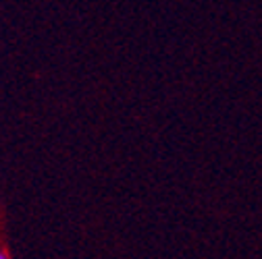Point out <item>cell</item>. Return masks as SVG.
Wrapping results in <instances>:
<instances>
[{
	"mask_svg": "<svg viewBox=\"0 0 262 259\" xmlns=\"http://www.w3.org/2000/svg\"><path fill=\"white\" fill-rule=\"evenodd\" d=\"M0 259H9V257H7V255H5L3 251H0Z\"/></svg>",
	"mask_w": 262,
	"mask_h": 259,
	"instance_id": "cell-1",
	"label": "cell"
}]
</instances>
